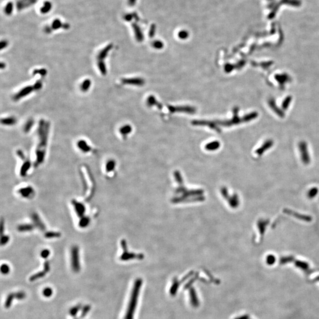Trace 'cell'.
I'll list each match as a JSON object with an SVG mask.
<instances>
[{
  "label": "cell",
  "mask_w": 319,
  "mask_h": 319,
  "mask_svg": "<svg viewBox=\"0 0 319 319\" xmlns=\"http://www.w3.org/2000/svg\"><path fill=\"white\" fill-rule=\"evenodd\" d=\"M50 128V124L48 121L44 119H41L39 121L37 130V143L35 151L36 160L34 163L35 167L40 166L44 161L47 152Z\"/></svg>",
  "instance_id": "obj_1"
},
{
  "label": "cell",
  "mask_w": 319,
  "mask_h": 319,
  "mask_svg": "<svg viewBox=\"0 0 319 319\" xmlns=\"http://www.w3.org/2000/svg\"><path fill=\"white\" fill-rule=\"evenodd\" d=\"M43 82L41 80H37L34 84L25 86L18 90L12 96V100L15 102H17L35 92L40 91L43 88Z\"/></svg>",
  "instance_id": "obj_2"
},
{
  "label": "cell",
  "mask_w": 319,
  "mask_h": 319,
  "mask_svg": "<svg viewBox=\"0 0 319 319\" xmlns=\"http://www.w3.org/2000/svg\"><path fill=\"white\" fill-rule=\"evenodd\" d=\"M112 48L113 44L109 43L101 49L97 54L96 65L99 72L102 76H106L108 73L105 60L108 56L109 53Z\"/></svg>",
  "instance_id": "obj_3"
},
{
  "label": "cell",
  "mask_w": 319,
  "mask_h": 319,
  "mask_svg": "<svg viewBox=\"0 0 319 319\" xmlns=\"http://www.w3.org/2000/svg\"><path fill=\"white\" fill-rule=\"evenodd\" d=\"M141 284H142V281L140 279L137 280L134 284V288L132 291L131 297L130 299V302L129 303V306L128 307L127 312L126 313L125 319H133L134 318V314L136 310L138 294H139Z\"/></svg>",
  "instance_id": "obj_4"
},
{
  "label": "cell",
  "mask_w": 319,
  "mask_h": 319,
  "mask_svg": "<svg viewBox=\"0 0 319 319\" xmlns=\"http://www.w3.org/2000/svg\"><path fill=\"white\" fill-rule=\"evenodd\" d=\"M72 268L74 272L78 273L80 270L79 262V248L77 245L72 247L70 251Z\"/></svg>",
  "instance_id": "obj_5"
},
{
  "label": "cell",
  "mask_w": 319,
  "mask_h": 319,
  "mask_svg": "<svg viewBox=\"0 0 319 319\" xmlns=\"http://www.w3.org/2000/svg\"><path fill=\"white\" fill-rule=\"evenodd\" d=\"M70 28V25L67 22H63L60 19H54L50 25H47L44 28V31L47 34L51 33L53 31L59 29L67 30Z\"/></svg>",
  "instance_id": "obj_6"
},
{
  "label": "cell",
  "mask_w": 319,
  "mask_h": 319,
  "mask_svg": "<svg viewBox=\"0 0 319 319\" xmlns=\"http://www.w3.org/2000/svg\"><path fill=\"white\" fill-rule=\"evenodd\" d=\"M17 155L22 161V164L20 170V174L21 177H25L28 173V171L30 169L31 162L28 158L25 157L21 150L17 151Z\"/></svg>",
  "instance_id": "obj_7"
},
{
  "label": "cell",
  "mask_w": 319,
  "mask_h": 319,
  "mask_svg": "<svg viewBox=\"0 0 319 319\" xmlns=\"http://www.w3.org/2000/svg\"><path fill=\"white\" fill-rule=\"evenodd\" d=\"M121 245L123 250L124 251L123 254L120 257V260H122V261H128V260H132V259L138 258V257L141 258V257H143L141 255L138 256V255H137V254H133H133L132 253H129L128 252H127V243H126V241L124 239H123L121 241Z\"/></svg>",
  "instance_id": "obj_8"
},
{
  "label": "cell",
  "mask_w": 319,
  "mask_h": 319,
  "mask_svg": "<svg viewBox=\"0 0 319 319\" xmlns=\"http://www.w3.org/2000/svg\"><path fill=\"white\" fill-rule=\"evenodd\" d=\"M17 193L22 197L27 199H33L35 194V191L34 188L30 186H25L19 188Z\"/></svg>",
  "instance_id": "obj_9"
},
{
  "label": "cell",
  "mask_w": 319,
  "mask_h": 319,
  "mask_svg": "<svg viewBox=\"0 0 319 319\" xmlns=\"http://www.w3.org/2000/svg\"><path fill=\"white\" fill-rule=\"evenodd\" d=\"M72 204L73 206L76 215L79 218H81L85 216L86 207L82 203L79 202L76 200H73L72 202Z\"/></svg>",
  "instance_id": "obj_10"
},
{
  "label": "cell",
  "mask_w": 319,
  "mask_h": 319,
  "mask_svg": "<svg viewBox=\"0 0 319 319\" xmlns=\"http://www.w3.org/2000/svg\"><path fill=\"white\" fill-rule=\"evenodd\" d=\"M25 294L24 292H22V291H20V292L15 293H11L8 296L6 299L4 306L6 309H8L11 307V303L14 299L22 300V299H25Z\"/></svg>",
  "instance_id": "obj_11"
},
{
  "label": "cell",
  "mask_w": 319,
  "mask_h": 319,
  "mask_svg": "<svg viewBox=\"0 0 319 319\" xmlns=\"http://www.w3.org/2000/svg\"><path fill=\"white\" fill-rule=\"evenodd\" d=\"M50 270V267L49 261H46L44 264V270H43V271H40V272H39L38 273H36L34 275L32 276L29 279L30 281H35L36 280H38V279H40L41 278L44 277L46 276V274L49 273Z\"/></svg>",
  "instance_id": "obj_12"
},
{
  "label": "cell",
  "mask_w": 319,
  "mask_h": 319,
  "mask_svg": "<svg viewBox=\"0 0 319 319\" xmlns=\"http://www.w3.org/2000/svg\"><path fill=\"white\" fill-rule=\"evenodd\" d=\"M31 217L33 221V224L35 227L38 228L41 231H45L46 226L37 213H33L31 215Z\"/></svg>",
  "instance_id": "obj_13"
},
{
  "label": "cell",
  "mask_w": 319,
  "mask_h": 319,
  "mask_svg": "<svg viewBox=\"0 0 319 319\" xmlns=\"http://www.w3.org/2000/svg\"><path fill=\"white\" fill-rule=\"evenodd\" d=\"M77 146L78 149L84 153H89L94 150L92 147L89 145L86 140H79L77 143Z\"/></svg>",
  "instance_id": "obj_14"
},
{
  "label": "cell",
  "mask_w": 319,
  "mask_h": 319,
  "mask_svg": "<svg viewBox=\"0 0 319 319\" xmlns=\"http://www.w3.org/2000/svg\"><path fill=\"white\" fill-rule=\"evenodd\" d=\"M36 2L37 0H18L17 2V8L18 10L21 11L32 6Z\"/></svg>",
  "instance_id": "obj_15"
},
{
  "label": "cell",
  "mask_w": 319,
  "mask_h": 319,
  "mask_svg": "<svg viewBox=\"0 0 319 319\" xmlns=\"http://www.w3.org/2000/svg\"><path fill=\"white\" fill-rule=\"evenodd\" d=\"M17 122V118L14 116H8L2 117L1 120V123L4 126H13Z\"/></svg>",
  "instance_id": "obj_16"
},
{
  "label": "cell",
  "mask_w": 319,
  "mask_h": 319,
  "mask_svg": "<svg viewBox=\"0 0 319 319\" xmlns=\"http://www.w3.org/2000/svg\"><path fill=\"white\" fill-rule=\"evenodd\" d=\"M91 85H92V81L89 78H86L85 79H84L80 84V86H79V88L80 89V91L82 92H88L91 87Z\"/></svg>",
  "instance_id": "obj_17"
},
{
  "label": "cell",
  "mask_w": 319,
  "mask_h": 319,
  "mask_svg": "<svg viewBox=\"0 0 319 319\" xmlns=\"http://www.w3.org/2000/svg\"><path fill=\"white\" fill-rule=\"evenodd\" d=\"M34 227L35 226H34V225L33 223H31V224H28V223L21 224V225H20L18 226L17 230H18V231H19L20 232H30V231L33 230Z\"/></svg>",
  "instance_id": "obj_18"
},
{
  "label": "cell",
  "mask_w": 319,
  "mask_h": 319,
  "mask_svg": "<svg viewBox=\"0 0 319 319\" xmlns=\"http://www.w3.org/2000/svg\"><path fill=\"white\" fill-rule=\"evenodd\" d=\"M116 162L115 160H109L107 161L106 165H105V170L107 174L112 173L113 171H114L115 168Z\"/></svg>",
  "instance_id": "obj_19"
},
{
  "label": "cell",
  "mask_w": 319,
  "mask_h": 319,
  "mask_svg": "<svg viewBox=\"0 0 319 319\" xmlns=\"http://www.w3.org/2000/svg\"><path fill=\"white\" fill-rule=\"evenodd\" d=\"M52 4L49 1H44L43 5L40 8V12L43 14H46L50 11L52 9Z\"/></svg>",
  "instance_id": "obj_20"
},
{
  "label": "cell",
  "mask_w": 319,
  "mask_h": 319,
  "mask_svg": "<svg viewBox=\"0 0 319 319\" xmlns=\"http://www.w3.org/2000/svg\"><path fill=\"white\" fill-rule=\"evenodd\" d=\"M91 222V219L89 217L85 216L81 218H80L79 222V226L81 228H85L89 226Z\"/></svg>",
  "instance_id": "obj_21"
},
{
  "label": "cell",
  "mask_w": 319,
  "mask_h": 319,
  "mask_svg": "<svg viewBox=\"0 0 319 319\" xmlns=\"http://www.w3.org/2000/svg\"><path fill=\"white\" fill-rule=\"evenodd\" d=\"M47 74V70L45 68H38L35 69L32 72L33 76L39 75L41 77H44Z\"/></svg>",
  "instance_id": "obj_22"
},
{
  "label": "cell",
  "mask_w": 319,
  "mask_h": 319,
  "mask_svg": "<svg viewBox=\"0 0 319 319\" xmlns=\"http://www.w3.org/2000/svg\"><path fill=\"white\" fill-rule=\"evenodd\" d=\"M14 10V4L12 2H8L4 7V12L7 15H10Z\"/></svg>",
  "instance_id": "obj_23"
},
{
  "label": "cell",
  "mask_w": 319,
  "mask_h": 319,
  "mask_svg": "<svg viewBox=\"0 0 319 319\" xmlns=\"http://www.w3.org/2000/svg\"><path fill=\"white\" fill-rule=\"evenodd\" d=\"M33 125H34V121L33 120H31V119L28 120L25 123V124H24V125L23 127L24 132L25 133H28V132H30V131L32 128Z\"/></svg>",
  "instance_id": "obj_24"
},
{
  "label": "cell",
  "mask_w": 319,
  "mask_h": 319,
  "mask_svg": "<svg viewBox=\"0 0 319 319\" xmlns=\"http://www.w3.org/2000/svg\"><path fill=\"white\" fill-rule=\"evenodd\" d=\"M131 127L129 125H125L120 129V133L123 136H125L131 132Z\"/></svg>",
  "instance_id": "obj_25"
},
{
  "label": "cell",
  "mask_w": 319,
  "mask_h": 319,
  "mask_svg": "<svg viewBox=\"0 0 319 319\" xmlns=\"http://www.w3.org/2000/svg\"><path fill=\"white\" fill-rule=\"evenodd\" d=\"M61 236V233L58 232H54V231H50L46 232L44 235V237L47 239H51V238H60Z\"/></svg>",
  "instance_id": "obj_26"
},
{
  "label": "cell",
  "mask_w": 319,
  "mask_h": 319,
  "mask_svg": "<svg viewBox=\"0 0 319 319\" xmlns=\"http://www.w3.org/2000/svg\"><path fill=\"white\" fill-rule=\"evenodd\" d=\"M82 308V306L81 304H78L75 307H73V308H72L70 310V312H69V313L70 315L73 316V317H75L77 315V313H78V312L80 310V309Z\"/></svg>",
  "instance_id": "obj_27"
},
{
  "label": "cell",
  "mask_w": 319,
  "mask_h": 319,
  "mask_svg": "<svg viewBox=\"0 0 319 319\" xmlns=\"http://www.w3.org/2000/svg\"><path fill=\"white\" fill-rule=\"evenodd\" d=\"M91 308V306H89V305H86V306H85L83 308V309H82V313H81V315H80V318L81 319L85 318V317L86 316V315L88 314V313L90 311Z\"/></svg>",
  "instance_id": "obj_28"
},
{
  "label": "cell",
  "mask_w": 319,
  "mask_h": 319,
  "mask_svg": "<svg viewBox=\"0 0 319 319\" xmlns=\"http://www.w3.org/2000/svg\"><path fill=\"white\" fill-rule=\"evenodd\" d=\"M9 270H10V268L9 267V266L7 265V264H2L1 265V273L3 274H7L9 273Z\"/></svg>",
  "instance_id": "obj_29"
},
{
  "label": "cell",
  "mask_w": 319,
  "mask_h": 319,
  "mask_svg": "<svg viewBox=\"0 0 319 319\" xmlns=\"http://www.w3.org/2000/svg\"><path fill=\"white\" fill-rule=\"evenodd\" d=\"M43 294L44 295V297H50L52 294H53V290L50 289V288H46L43 291Z\"/></svg>",
  "instance_id": "obj_30"
},
{
  "label": "cell",
  "mask_w": 319,
  "mask_h": 319,
  "mask_svg": "<svg viewBox=\"0 0 319 319\" xmlns=\"http://www.w3.org/2000/svg\"><path fill=\"white\" fill-rule=\"evenodd\" d=\"M9 237L8 236L2 234L1 241V244L2 246L6 245L9 242Z\"/></svg>",
  "instance_id": "obj_31"
},
{
  "label": "cell",
  "mask_w": 319,
  "mask_h": 319,
  "mask_svg": "<svg viewBox=\"0 0 319 319\" xmlns=\"http://www.w3.org/2000/svg\"><path fill=\"white\" fill-rule=\"evenodd\" d=\"M50 251L49 249H43L40 253V255H41V258H43L44 259H46L47 258H48L49 256L50 255Z\"/></svg>",
  "instance_id": "obj_32"
},
{
  "label": "cell",
  "mask_w": 319,
  "mask_h": 319,
  "mask_svg": "<svg viewBox=\"0 0 319 319\" xmlns=\"http://www.w3.org/2000/svg\"><path fill=\"white\" fill-rule=\"evenodd\" d=\"M8 45V42L7 40H2L1 41V50H2L4 49H5Z\"/></svg>",
  "instance_id": "obj_33"
},
{
  "label": "cell",
  "mask_w": 319,
  "mask_h": 319,
  "mask_svg": "<svg viewBox=\"0 0 319 319\" xmlns=\"http://www.w3.org/2000/svg\"><path fill=\"white\" fill-rule=\"evenodd\" d=\"M218 146H219L218 143H211L210 144H209L207 148L209 150H215V149L218 147Z\"/></svg>",
  "instance_id": "obj_34"
},
{
  "label": "cell",
  "mask_w": 319,
  "mask_h": 319,
  "mask_svg": "<svg viewBox=\"0 0 319 319\" xmlns=\"http://www.w3.org/2000/svg\"></svg>",
  "instance_id": "obj_35"
}]
</instances>
